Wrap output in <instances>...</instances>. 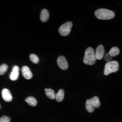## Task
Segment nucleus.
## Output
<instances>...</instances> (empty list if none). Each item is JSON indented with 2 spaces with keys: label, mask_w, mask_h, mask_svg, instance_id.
Wrapping results in <instances>:
<instances>
[{
  "label": "nucleus",
  "mask_w": 122,
  "mask_h": 122,
  "mask_svg": "<svg viewBox=\"0 0 122 122\" xmlns=\"http://www.w3.org/2000/svg\"><path fill=\"white\" fill-rule=\"evenodd\" d=\"M22 75L27 80H30L33 77V73L30 68L27 66H23L21 69Z\"/></svg>",
  "instance_id": "6"
},
{
  "label": "nucleus",
  "mask_w": 122,
  "mask_h": 122,
  "mask_svg": "<svg viewBox=\"0 0 122 122\" xmlns=\"http://www.w3.org/2000/svg\"><path fill=\"white\" fill-rule=\"evenodd\" d=\"M30 61L35 64H38L39 62V58L38 57L34 54H31L30 56Z\"/></svg>",
  "instance_id": "17"
},
{
  "label": "nucleus",
  "mask_w": 122,
  "mask_h": 122,
  "mask_svg": "<svg viewBox=\"0 0 122 122\" xmlns=\"http://www.w3.org/2000/svg\"><path fill=\"white\" fill-rule=\"evenodd\" d=\"M64 98V91L62 89H60L59 90L57 93L56 94L55 99L57 102H60L63 101Z\"/></svg>",
  "instance_id": "12"
},
{
  "label": "nucleus",
  "mask_w": 122,
  "mask_h": 122,
  "mask_svg": "<svg viewBox=\"0 0 122 122\" xmlns=\"http://www.w3.org/2000/svg\"><path fill=\"white\" fill-rule=\"evenodd\" d=\"M105 48L102 45H100L96 48L95 57L96 60H101L104 56Z\"/></svg>",
  "instance_id": "7"
},
{
  "label": "nucleus",
  "mask_w": 122,
  "mask_h": 122,
  "mask_svg": "<svg viewBox=\"0 0 122 122\" xmlns=\"http://www.w3.org/2000/svg\"><path fill=\"white\" fill-rule=\"evenodd\" d=\"M25 101L28 103V104L31 106L35 107L37 105V101L35 98L32 96L28 97L25 99Z\"/></svg>",
  "instance_id": "13"
},
{
  "label": "nucleus",
  "mask_w": 122,
  "mask_h": 122,
  "mask_svg": "<svg viewBox=\"0 0 122 122\" xmlns=\"http://www.w3.org/2000/svg\"><path fill=\"white\" fill-rule=\"evenodd\" d=\"M1 95L3 99L6 102H9L12 100V95L8 89H4L1 92Z\"/></svg>",
  "instance_id": "8"
},
{
  "label": "nucleus",
  "mask_w": 122,
  "mask_h": 122,
  "mask_svg": "<svg viewBox=\"0 0 122 122\" xmlns=\"http://www.w3.org/2000/svg\"><path fill=\"white\" fill-rule=\"evenodd\" d=\"M119 64L117 61H110L105 65L104 75L108 76L113 72H116L118 70Z\"/></svg>",
  "instance_id": "3"
},
{
  "label": "nucleus",
  "mask_w": 122,
  "mask_h": 122,
  "mask_svg": "<svg viewBox=\"0 0 122 122\" xmlns=\"http://www.w3.org/2000/svg\"><path fill=\"white\" fill-rule=\"evenodd\" d=\"M97 18L102 20H109L113 19L115 16L113 11L105 9H99L96 10L95 13Z\"/></svg>",
  "instance_id": "1"
},
{
  "label": "nucleus",
  "mask_w": 122,
  "mask_h": 122,
  "mask_svg": "<svg viewBox=\"0 0 122 122\" xmlns=\"http://www.w3.org/2000/svg\"><path fill=\"white\" fill-rule=\"evenodd\" d=\"M86 107L87 111L89 113L93 112L95 109L90 100H86Z\"/></svg>",
  "instance_id": "15"
},
{
  "label": "nucleus",
  "mask_w": 122,
  "mask_h": 122,
  "mask_svg": "<svg viewBox=\"0 0 122 122\" xmlns=\"http://www.w3.org/2000/svg\"><path fill=\"white\" fill-rule=\"evenodd\" d=\"M57 63L58 66L62 70H66L68 67V62L63 56H61L57 58Z\"/></svg>",
  "instance_id": "5"
},
{
  "label": "nucleus",
  "mask_w": 122,
  "mask_h": 122,
  "mask_svg": "<svg viewBox=\"0 0 122 122\" xmlns=\"http://www.w3.org/2000/svg\"><path fill=\"white\" fill-rule=\"evenodd\" d=\"M72 26V23L71 22H66L60 27L58 32L62 36H67L70 33Z\"/></svg>",
  "instance_id": "4"
},
{
  "label": "nucleus",
  "mask_w": 122,
  "mask_h": 122,
  "mask_svg": "<svg viewBox=\"0 0 122 122\" xmlns=\"http://www.w3.org/2000/svg\"><path fill=\"white\" fill-rule=\"evenodd\" d=\"M19 67L17 66H15L13 67L12 71L10 76V78L13 81H15L17 80L19 76Z\"/></svg>",
  "instance_id": "9"
},
{
  "label": "nucleus",
  "mask_w": 122,
  "mask_h": 122,
  "mask_svg": "<svg viewBox=\"0 0 122 122\" xmlns=\"http://www.w3.org/2000/svg\"></svg>",
  "instance_id": "21"
},
{
  "label": "nucleus",
  "mask_w": 122,
  "mask_h": 122,
  "mask_svg": "<svg viewBox=\"0 0 122 122\" xmlns=\"http://www.w3.org/2000/svg\"><path fill=\"white\" fill-rule=\"evenodd\" d=\"M49 17V14L48 10L46 9H43L40 14V18L42 22H46L48 21Z\"/></svg>",
  "instance_id": "10"
},
{
  "label": "nucleus",
  "mask_w": 122,
  "mask_h": 122,
  "mask_svg": "<svg viewBox=\"0 0 122 122\" xmlns=\"http://www.w3.org/2000/svg\"><path fill=\"white\" fill-rule=\"evenodd\" d=\"M90 100L95 108H99L100 107V101L98 97L94 96Z\"/></svg>",
  "instance_id": "14"
},
{
  "label": "nucleus",
  "mask_w": 122,
  "mask_h": 122,
  "mask_svg": "<svg viewBox=\"0 0 122 122\" xmlns=\"http://www.w3.org/2000/svg\"><path fill=\"white\" fill-rule=\"evenodd\" d=\"M120 53L119 49L117 47H113L110 49L109 53L112 57H115Z\"/></svg>",
  "instance_id": "16"
},
{
  "label": "nucleus",
  "mask_w": 122,
  "mask_h": 122,
  "mask_svg": "<svg viewBox=\"0 0 122 122\" xmlns=\"http://www.w3.org/2000/svg\"><path fill=\"white\" fill-rule=\"evenodd\" d=\"M8 66L5 64H3L0 66V75H3L7 71Z\"/></svg>",
  "instance_id": "18"
},
{
  "label": "nucleus",
  "mask_w": 122,
  "mask_h": 122,
  "mask_svg": "<svg viewBox=\"0 0 122 122\" xmlns=\"http://www.w3.org/2000/svg\"><path fill=\"white\" fill-rule=\"evenodd\" d=\"M10 118L6 116H3L0 118V122H10Z\"/></svg>",
  "instance_id": "19"
},
{
  "label": "nucleus",
  "mask_w": 122,
  "mask_h": 122,
  "mask_svg": "<svg viewBox=\"0 0 122 122\" xmlns=\"http://www.w3.org/2000/svg\"><path fill=\"white\" fill-rule=\"evenodd\" d=\"M96 61L95 52L94 49L91 47L87 48L85 53L83 62L86 65H93L95 64Z\"/></svg>",
  "instance_id": "2"
},
{
  "label": "nucleus",
  "mask_w": 122,
  "mask_h": 122,
  "mask_svg": "<svg viewBox=\"0 0 122 122\" xmlns=\"http://www.w3.org/2000/svg\"><path fill=\"white\" fill-rule=\"evenodd\" d=\"M45 92L47 97L51 100L55 99L56 93L55 92L51 89H45Z\"/></svg>",
  "instance_id": "11"
},
{
  "label": "nucleus",
  "mask_w": 122,
  "mask_h": 122,
  "mask_svg": "<svg viewBox=\"0 0 122 122\" xmlns=\"http://www.w3.org/2000/svg\"><path fill=\"white\" fill-rule=\"evenodd\" d=\"M104 59H105V61H106L107 62H109L112 60V57L109 55V53H107L105 55V56H104Z\"/></svg>",
  "instance_id": "20"
}]
</instances>
